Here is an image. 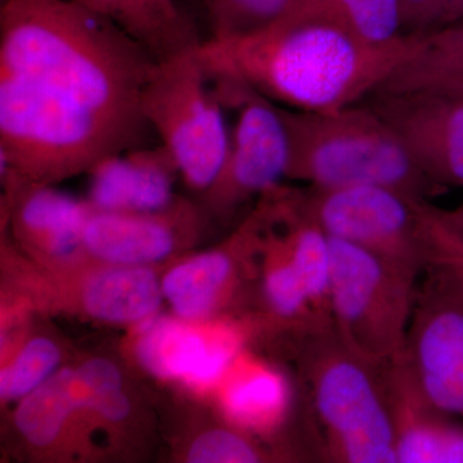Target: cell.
I'll list each match as a JSON object with an SVG mask.
<instances>
[{
  "instance_id": "1",
  "label": "cell",
  "mask_w": 463,
  "mask_h": 463,
  "mask_svg": "<svg viewBox=\"0 0 463 463\" xmlns=\"http://www.w3.org/2000/svg\"><path fill=\"white\" fill-rule=\"evenodd\" d=\"M156 63L132 36L75 0H2L0 71L142 133L151 129L142 91Z\"/></svg>"
},
{
  "instance_id": "2",
  "label": "cell",
  "mask_w": 463,
  "mask_h": 463,
  "mask_svg": "<svg viewBox=\"0 0 463 463\" xmlns=\"http://www.w3.org/2000/svg\"><path fill=\"white\" fill-rule=\"evenodd\" d=\"M405 35L388 45L362 41L321 18L285 14L257 33L207 39L199 53L210 76L248 85L298 111H335L379 90L419 44Z\"/></svg>"
},
{
  "instance_id": "3",
  "label": "cell",
  "mask_w": 463,
  "mask_h": 463,
  "mask_svg": "<svg viewBox=\"0 0 463 463\" xmlns=\"http://www.w3.org/2000/svg\"><path fill=\"white\" fill-rule=\"evenodd\" d=\"M146 137L50 88L0 71L2 175L45 184L148 145Z\"/></svg>"
},
{
  "instance_id": "4",
  "label": "cell",
  "mask_w": 463,
  "mask_h": 463,
  "mask_svg": "<svg viewBox=\"0 0 463 463\" xmlns=\"http://www.w3.org/2000/svg\"><path fill=\"white\" fill-rule=\"evenodd\" d=\"M361 103L326 112L279 106L288 137V176L318 190L383 185L428 200L438 188L390 125Z\"/></svg>"
},
{
  "instance_id": "5",
  "label": "cell",
  "mask_w": 463,
  "mask_h": 463,
  "mask_svg": "<svg viewBox=\"0 0 463 463\" xmlns=\"http://www.w3.org/2000/svg\"><path fill=\"white\" fill-rule=\"evenodd\" d=\"M310 383L317 421L335 461L397 463L385 365L356 354L336 332L313 334Z\"/></svg>"
},
{
  "instance_id": "6",
  "label": "cell",
  "mask_w": 463,
  "mask_h": 463,
  "mask_svg": "<svg viewBox=\"0 0 463 463\" xmlns=\"http://www.w3.org/2000/svg\"><path fill=\"white\" fill-rule=\"evenodd\" d=\"M199 47L156 63L143 88L141 112L183 178L191 187L207 190L223 165L230 128Z\"/></svg>"
},
{
  "instance_id": "7",
  "label": "cell",
  "mask_w": 463,
  "mask_h": 463,
  "mask_svg": "<svg viewBox=\"0 0 463 463\" xmlns=\"http://www.w3.org/2000/svg\"><path fill=\"white\" fill-rule=\"evenodd\" d=\"M330 245L335 332L367 361L392 364L404 353L417 276L346 241Z\"/></svg>"
},
{
  "instance_id": "8",
  "label": "cell",
  "mask_w": 463,
  "mask_h": 463,
  "mask_svg": "<svg viewBox=\"0 0 463 463\" xmlns=\"http://www.w3.org/2000/svg\"><path fill=\"white\" fill-rule=\"evenodd\" d=\"M426 201L383 185L312 188L298 196L301 212L328 237L368 250L414 276L423 269Z\"/></svg>"
},
{
  "instance_id": "9",
  "label": "cell",
  "mask_w": 463,
  "mask_h": 463,
  "mask_svg": "<svg viewBox=\"0 0 463 463\" xmlns=\"http://www.w3.org/2000/svg\"><path fill=\"white\" fill-rule=\"evenodd\" d=\"M367 99L428 181L438 190L463 187V90H377Z\"/></svg>"
},
{
  "instance_id": "10",
  "label": "cell",
  "mask_w": 463,
  "mask_h": 463,
  "mask_svg": "<svg viewBox=\"0 0 463 463\" xmlns=\"http://www.w3.org/2000/svg\"><path fill=\"white\" fill-rule=\"evenodd\" d=\"M212 79L225 108L236 109V121L223 165L209 188L231 201L268 194L288 176V137L279 105L240 81Z\"/></svg>"
},
{
  "instance_id": "11",
  "label": "cell",
  "mask_w": 463,
  "mask_h": 463,
  "mask_svg": "<svg viewBox=\"0 0 463 463\" xmlns=\"http://www.w3.org/2000/svg\"><path fill=\"white\" fill-rule=\"evenodd\" d=\"M399 361L429 407L463 419V303L430 279L414 301Z\"/></svg>"
},
{
  "instance_id": "12",
  "label": "cell",
  "mask_w": 463,
  "mask_h": 463,
  "mask_svg": "<svg viewBox=\"0 0 463 463\" xmlns=\"http://www.w3.org/2000/svg\"><path fill=\"white\" fill-rule=\"evenodd\" d=\"M91 200L97 210L152 213L173 203V175L178 164L165 146L125 149L91 169Z\"/></svg>"
},
{
  "instance_id": "13",
  "label": "cell",
  "mask_w": 463,
  "mask_h": 463,
  "mask_svg": "<svg viewBox=\"0 0 463 463\" xmlns=\"http://www.w3.org/2000/svg\"><path fill=\"white\" fill-rule=\"evenodd\" d=\"M399 463H463V426L429 407L401 361L385 367Z\"/></svg>"
},
{
  "instance_id": "14",
  "label": "cell",
  "mask_w": 463,
  "mask_h": 463,
  "mask_svg": "<svg viewBox=\"0 0 463 463\" xmlns=\"http://www.w3.org/2000/svg\"><path fill=\"white\" fill-rule=\"evenodd\" d=\"M120 27L160 62L192 48L201 39L178 0H75Z\"/></svg>"
},
{
  "instance_id": "15",
  "label": "cell",
  "mask_w": 463,
  "mask_h": 463,
  "mask_svg": "<svg viewBox=\"0 0 463 463\" xmlns=\"http://www.w3.org/2000/svg\"><path fill=\"white\" fill-rule=\"evenodd\" d=\"M164 209L161 210L163 214ZM158 212L116 213L97 210L88 214L85 248L97 257L118 263H146L166 257L175 234Z\"/></svg>"
},
{
  "instance_id": "16",
  "label": "cell",
  "mask_w": 463,
  "mask_h": 463,
  "mask_svg": "<svg viewBox=\"0 0 463 463\" xmlns=\"http://www.w3.org/2000/svg\"><path fill=\"white\" fill-rule=\"evenodd\" d=\"M143 332L139 358L157 376L212 383L221 376L233 354L231 345L209 347L199 335L165 319L146 323Z\"/></svg>"
},
{
  "instance_id": "17",
  "label": "cell",
  "mask_w": 463,
  "mask_h": 463,
  "mask_svg": "<svg viewBox=\"0 0 463 463\" xmlns=\"http://www.w3.org/2000/svg\"><path fill=\"white\" fill-rule=\"evenodd\" d=\"M289 219V257L292 259L298 279L303 283L307 300L319 326L325 330H334L330 306V237L301 212L298 196L292 197Z\"/></svg>"
},
{
  "instance_id": "18",
  "label": "cell",
  "mask_w": 463,
  "mask_h": 463,
  "mask_svg": "<svg viewBox=\"0 0 463 463\" xmlns=\"http://www.w3.org/2000/svg\"><path fill=\"white\" fill-rule=\"evenodd\" d=\"M463 79V20L420 36L410 58L381 85V91L439 87Z\"/></svg>"
},
{
  "instance_id": "19",
  "label": "cell",
  "mask_w": 463,
  "mask_h": 463,
  "mask_svg": "<svg viewBox=\"0 0 463 463\" xmlns=\"http://www.w3.org/2000/svg\"><path fill=\"white\" fill-rule=\"evenodd\" d=\"M285 14L339 24L374 45L392 44L405 36L399 0H298Z\"/></svg>"
},
{
  "instance_id": "20",
  "label": "cell",
  "mask_w": 463,
  "mask_h": 463,
  "mask_svg": "<svg viewBox=\"0 0 463 463\" xmlns=\"http://www.w3.org/2000/svg\"><path fill=\"white\" fill-rule=\"evenodd\" d=\"M87 209L62 192L33 184V190L24 197L21 205V227L47 243L53 254L67 255L83 242Z\"/></svg>"
},
{
  "instance_id": "21",
  "label": "cell",
  "mask_w": 463,
  "mask_h": 463,
  "mask_svg": "<svg viewBox=\"0 0 463 463\" xmlns=\"http://www.w3.org/2000/svg\"><path fill=\"white\" fill-rule=\"evenodd\" d=\"M158 303L157 281L147 269L108 270L94 277L85 292L87 309L106 321H137L155 312Z\"/></svg>"
},
{
  "instance_id": "22",
  "label": "cell",
  "mask_w": 463,
  "mask_h": 463,
  "mask_svg": "<svg viewBox=\"0 0 463 463\" xmlns=\"http://www.w3.org/2000/svg\"><path fill=\"white\" fill-rule=\"evenodd\" d=\"M85 407L84 392L78 373L61 371L30 392L16 413L18 429L38 446L50 444L57 437L67 416Z\"/></svg>"
},
{
  "instance_id": "23",
  "label": "cell",
  "mask_w": 463,
  "mask_h": 463,
  "mask_svg": "<svg viewBox=\"0 0 463 463\" xmlns=\"http://www.w3.org/2000/svg\"><path fill=\"white\" fill-rule=\"evenodd\" d=\"M423 269L463 303V233L446 212L426 201L422 209Z\"/></svg>"
},
{
  "instance_id": "24",
  "label": "cell",
  "mask_w": 463,
  "mask_h": 463,
  "mask_svg": "<svg viewBox=\"0 0 463 463\" xmlns=\"http://www.w3.org/2000/svg\"><path fill=\"white\" fill-rule=\"evenodd\" d=\"M230 272L231 261L224 254L203 255L167 274L164 291L179 315L188 318L203 316Z\"/></svg>"
},
{
  "instance_id": "25",
  "label": "cell",
  "mask_w": 463,
  "mask_h": 463,
  "mask_svg": "<svg viewBox=\"0 0 463 463\" xmlns=\"http://www.w3.org/2000/svg\"><path fill=\"white\" fill-rule=\"evenodd\" d=\"M288 402V389L279 374L258 371L228 390L225 404L234 421L264 429L279 421Z\"/></svg>"
},
{
  "instance_id": "26",
  "label": "cell",
  "mask_w": 463,
  "mask_h": 463,
  "mask_svg": "<svg viewBox=\"0 0 463 463\" xmlns=\"http://www.w3.org/2000/svg\"><path fill=\"white\" fill-rule=\"evenodd\" d=\"M298 0H205L210 39H230L272 25Z\"/></svg>"
},
{
  "instance_id": "27",
  "label": "cell",
  "mask_w": 463,
  "mask_h": 463,
  "mask_svg": "<svg viewBox=\"0 0 463 463\" xmlns=\"http://www.w3.org/2000/svg\"><path fill=\"white\" fill-rule=\"evenodd\" d=\"M58 349L50 340L32 341L8 370L3 371L2 397L18 398L38 388L58 364Z\"/></svg>"
},
{
  "instance_id": "28",
  "label": "cell",
  "mask_w": 463,
  "mask_h": 463,
  "mask_svg": "<svg viewBox=\"0 0 463 463\" xmlns=\"http://www.w3.org/2000/svg\"><path fill=\"white\" fill-rule=\"evenodd\" d=\"M84 392L85 407L94 408L111 420H121L129 412V402L121 392L118 368L102 359L88 362L78 371Z\"/></svg>"
},
{
  "instance_id": "29",
  "label": "cell",
  "mask_w": 463,
  "mask_h": 463,
  "mask_svg": "<svg viewBox=\"0 0 463 463\" xmlns=\"http://www.w3.org/2000/svg\"><path fill=\"white\" fill-rule=\"evenodd\" d=\"M265 292L269 298L270 306L285 318H297V317H306L315 325L317 330H325L317 321L312 307L303 288L300 279H298L297 269H295L292 259L289 257L288 249V258L283 263L272 268L268 273L267 281H265Z\"/></svg>"
},
{
  "instance_id": "30",
  "label": "cell",
  "mask_w": 463,
  "mask_h": 463,
  "mask_svg": "<svg viewBox=\"0 0 463 463\" xmlns=\"http://www.w3.org/2000/svg\"><path fill=\"white\" fill-rule=\"evenodd\" d=\"M405 35H428L463 20V0H399Z\"/></svg>"
},
{
  "instance_id": "31",
  "label": "cell",
  "mask_w": 463,
  "mask_h": 463,
  "mask_svg": "<svg viewBox=\"0 0 463 463\" xmlns=\"http://www.w3.org/2000/svg\"><path fill=\"white\" fill-rule=\"evenodd\" d=\"M188 459L194 463H251L258 461V455L242 438L215 430L194 441Z\"/></svg>"
},
{
  "instance_id": "32",
  "label": "cell",
  "mask_w": 463,
  "mask_h": 463,
  "mask_svg": "<svg viewBox=\"0 0 463 463\" xmlns=\"http://www.w3.org/2000/svg\"><path fill=\"white\" fill-rule=\"evenodd\" d=\"M449 221L463 233V203L453 210H444Z\"/></svg>"
},
{
  "instance_id": "33",
  "label": "cell",
  "mask_w": 463,
  "mask_h": 463,
  "mask_svg": "<svg viewBox=\"0 0 463 463\" xmlns=\"http://www.w3.org/2000/svg\"><path fill=\"white\" fill-rule=\"evenodd\" d=\"M439 87L456 88V90H463V79H461V80L452 81V83L439 85Z\"/></svg>"
}]
</instances>
